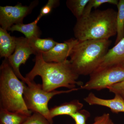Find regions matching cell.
Listing matches in <instances>:
<instances>
[{"mask_svg": "<svg viewBox=\"0 0 124 124\" xmlns=\"http://www.w3.org/2000/svg\"><path fill=\"white\" fill-rule=\"evenodd\" d=\"M39 76L42 80V89L47 92L64 87L69 89L76 88V85L81 86L82 82L77 81L79 76L75 71L69 60L62 63L47 62L42 57L41 52L36 55L33 68L26 75L27 81H33Z\"/></svg>", "mask_w": 124, "mask_h": 124, "instance_id": "6da1fadb", "label": "cell"}, {"mask_svg": "<svg viewBox=\"0 0 124 124\" xmlns=\"http://www.w3.org/2000/svg\"><path fill=\"white\" fill-rule=\"evenodd\" d=\"M117 14L113 9L98 10L77 19L73 29L76 39L80 41L109 39L116 35Z\"/></svg>", "mask_w": 124, "mask_h": 124, "instance_id": "7a4b0ae2", "label": "cell"}, {"mask_svg": "<svg viewBox=\"0 0 124 124\" xmlns=\"http://www.w3.org/2000/svg\"><path fill=\"white\" fill-rule=\"evenodd\" d=\"M111 42L109 39L78 41L69 60L75 71L79 76L91 75L100 66Z\"/></svg>", "mask_w": 124, "mask_h": 124, "instance_id": "3957f363", "label": "cell"}, {"mask_svg": "<svg viewBox=\"0 0 124 124\" xmlns=\"http://www.w3.org/2000/svg\"><path fill=\"white\" fill-rule=\"evenodd\" d=\"M0 71V108L31 116L32 112L27 108L23 99L26 85L15 75L7 59L2 61Z\"/></svg>", "mask_w": 124, "mask_h": 124, "instance_id": "277c9868", "label": "cell"}, {"mask_svg": "<svg viewBox=\"0 0 124 124\" xmlns=\"http://www.w3.org/2000/svg\"><path fill=\"white\" fill-rule=\"evenodd\" d=\"M23 93V99L27 108L31 111L42 115L48 121L50 124L53 123L50 116L48 103L54 95L69 93L77 91L79 88L66 91H54L47 92L42 89V85L37 84L33 81H27Z\"/></svg>", "mask_w": 124, "mask_h": 124, "instance_id": "5b68a950", "label": "cell"}, {"mask_svg": "<svg viewBox=\"0 0 124 124\" xmlns=\"http://www.w3.org/2000/svg\"><path fill=\"white\" fill-rule=\"evenodd\" d=\"M124 81V68L109 67L97 69L90 75L89 79L80 86L82 89L100 91Z\"/></svg>", "mask_w": 124, "mask_h": 124, "instance_id": "8992f818", "label": "cell"}, {"mask_svg": "<svg viewBox=\"0 0 124 124\" xmlns=\"http://www.w3.org/2000/svg\"><path fill=\"white\" fill-rule=\"evenodd\" d=\"M38 2V1H35L29 6L18 2L15 6H0V27L8 31L13 25L23 23L24 18L31 13Z\"/></svg>", "mask_w": 124, "mask_h": 124, "instance_id": "52a82bcc", "label": "cell"}, {"mask_svg": "<svg viewBox=\"0 0 124 124\" xmlns=\"http://www.w3.org/2000/svg\"><path fill=\"white\" fill-rule=\"evenodd\" d=\"M37 53L29 45L26 37H16V47L14 53L7 59L10 66L15 75L26 84L27 80L20 73L19 67L25 64L30 55Z\"/></svg>", "mask_w": 124, "mask_h": 124, "instance_id": "ba28073f", "label": "cell"}, {"mask_svg": "<svg viewBox=\"0 0 124 124\" xmlns=\"http://www.w3.org/2000/svg\"><path fill=\"white\" fill-rule=\"evenodd\" d=\"M76 38H71L62 43L58 42L49 51L41 52L42 57L47 62L62 63L67 60L72 49L78 42Z\"/></svg>", "mask_w": 124, "mask_h": 124, "instance_id": "9c48e42d", "label": "cell"}, {"mask_svg": "<svg viewBox=\"0 0 124 124\" xmlns=\"http://www.w3.org/2000/svg\"><path fill=\"white\" fill-rule=\"evenodd\" d=\"M109 67L124 68V38L108 50L97 69Z\"/></svg>", "mask_w": 124, "mask_h": 124, "instance_id": "30bf717a", "label": "cell"}, {"mask_svg": "<svg viewBox=\"0 0 124 124\" xmlns=\"http://www.w3.org/2000/svg\"><path fill=\"white\" fill-rule=\"evenodd\" d=\"M115 94L114 97L111 99H103L98 97L91 92L84 100L90 105H98L108 108L113 113H124V99L118 94Z\"/></svg>", "mask_w": 124, "mask_h": 124, "instance_id": "8fae6325", "label": "cell"}, {"mask_svg": "<svg viewBox=\"0 0 124 124\" xmlns=\"http://www.w3.org/2000/svg\"><path fill=\"white\" fill-rule=\"evenodd\" d=\"M16 37L11 36L7 30L0 27V55L8 58L15 50Z\"/></svg>", "mask_w": 124, "mask_h": 124, "instance_id": "7c38bea8", "label": "cell"}, {"mask_svg": "<svg viewBox=\"0 0 124 124\" xmlns=\"http://www.w3.org/2000/svg\"><path fill=\"white\" fill-rule=\"evenodd\" d=\"M84 105L78 100H74L62 103L59 106L54 107L50 109L51 118L59 116H71L72 114L81 110Z\"/></svg>", "mask_w": 124, "mask_h": 124, "instance_id": "4fadbf2b", "label": "cell"}, {"mask_svg": "<svg viewBox=\"0 0 124 124\" xmlns=\"http://www.w3.org/2000/svg\"><path fill=\"white\" fill-rule=\"evenodd\" d=\"M41 17L38 16L35 20L32 22L24 24L23 23L15 24L8 29V31L13 32L17 31L23 33L27 39L34 37H39L41 31L37 23Z\"/></svg>", "mask_w": 124, "mask_h": 124, "instance_id": "5bb4252c", "label": "cell"}, {"mask_svg": "<svg viewBox=\"0 0 124 124\" xmlns=\"http://www.w3.org/2000/svg\"><path fill=\"white\" fill-rule=\"evenodd\" d=\"M27 40L29 45L37 54L38 52L49 51L58 43L50 38L41 39L39 37H34Z\"/></svg>", "mask_w": 124, "mask_h": 124, "instance_id": "9a60e30c", "label": "cell"}, {"mask_svg": "<svg viewBox=\"0 0 124 124\" xmlns=\"http://www.w3.org/2000/svg\"><path fill=\"white\" fill-rule=\"evenodd\" d=\"M28 116L23 113L12 112L0 108V124H22Z\"/></svg>", "mask_w": 124, "mask_h": 124, "instance_id": "2e32d148", "label": "cell"}, {"mask_svg": "<svg viewBox=\"0 0 124 124\" xmlns=\"http://www.w3.org/2000/svg\"><path fill=\"white\" fill-rule=\"evenodd\" d=\"M118 11L116 20V38L115 45L124 38V0H120L116 6Z\"/></svg>", "mask_w": 124, "mask_h": 124, "instance_id": "e0dca14e", "label": "cell"}, {"mask_svg": "<svg viewBox=\"0 0 124 124\" xmlns=\"http://www.w3.org/2000/svg\"><path fill=\"white\" fill-rule=\"evenodd\" d=\"M89 0H67V7L70 10L77 20L82 17L85 8Z\"/></svg>", "mask_w": 124, "mask_h": 124, "instance_id": "ac0fdd59", "label": "cell"}, {"mask_svg": "<svg viewBox=\"0 0 124 124\" xmlns=\"http://www.w3.org/2000/svg\"><path fill=\"white\" fill-rule=\"evenodd\" d=\"M119 1L117 0H89L86 5L83 16H87L91 13L93 8H97L104 4L108 3L117 6Z\"/></svg>", "mask_w": 124, "mask_h": 124, "instance_id": "d6986e66", "label": "cell"}, {"mask_svg": "<svg viewBox=\"0 0 124 124\" xmlns=\"http://www.w3.org/2000/svg\"><path fill=\"white\" fill-rule=\"evenodd\" d=\"M22 124H50L45 116L37 112H33Z\"/></svg>", "mask_w": 124, "mask_h": 124, "instance_id": "ffe728a7", "label": "cell"}, {"mask_svg": "<svg viewBox=\"0 0 124 124\" xmlns=\"http://www.w3.org/2000/svg\"><path fill=\"white\" fill-rule=\"evenodd\" d=\"M70 116L75 121V124H86V121L90 117V113L87 110L81 109Z\"/></svg>", "mask_w": 124, "mask_h": 124, "instance_id": "44dd1931", "label": "cell"}, {"mask_svg": "<svg viewBox=\"0 0 124 124\" xmlns=\"http://www.w3.org/2000/svg\"><path fill=\"white\" fill-rule=\"evenodd\" d=\"M59 2L58 0H49L46 4L41 9L39 16L42 18L43 16L50 14L53 9L59 5Z\"/></svg>", "mask_w": 124, "mask_h": 124, "instance_id": "7402d4cb", "label": "cell"}, {"mask_svg": "<svg viewBox=\"0 0 124 124\" xmlns=\"http://www.w3.org/2000/svg\"><path fill=\"white\" fill-rule=\"evenodd\" d=\"M92 124H115L111 119L110 114L103 113L102 115L95 117L94 121Z\"/></svg>", "mask_w": 124, "mask_h": 124, "instance_id": "603a6c76", "label": "cell"}, {"mask_svg": "<svg viewBox=\"0 0 124 124\" xmlns=\"http://www.w3.org/2000/svg\"><path fill=\"white\" fill-rule=\"evenodd\" d=\"M107 89L110 92L112 93L115 91H124V81L109 86L107 88Z\"/></svg>", "mask_w": 124, "mask_h": 124, "instance_id": "cb8c5ba5", "label": "cell"}, {"mask_svg": "<svg viewBox=\"0 0 124 124\" xmlns=\"http://www.w3.org/2000/svg\"><path fill=\"white\" fill-rule=\"evenodd\" d=\"M113 93L114 94H118L122 98V99L124 100V91H115V92H113Z\"/></svg>", "mask_w": 124, "mask_h": 124, "instance_id": "d4e9b609", "label": "cell"}, {"mask_svg": "<svg viewBox=\"0 0 124 124\" xmlns=\"http://www.w3.org/2000/svg\"></svg>", "mask_w": 124, "mask_h": 124, "instance_id": "484cf974", "label": "cell"}]
</instances>
